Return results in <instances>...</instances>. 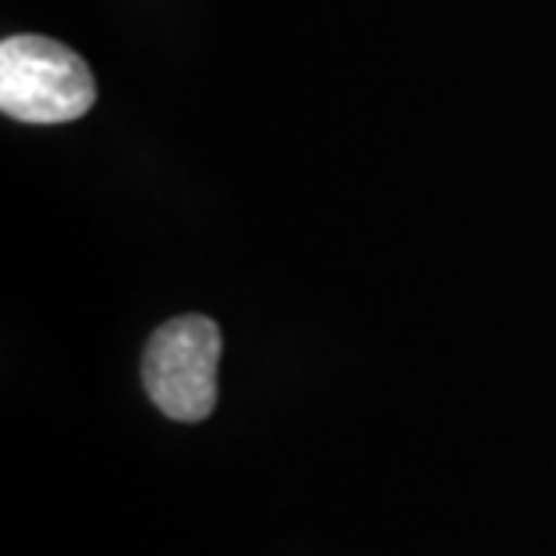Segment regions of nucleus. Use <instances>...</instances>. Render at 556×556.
I'll list each match as a JSON object with an SVG mask.
<instances>
[{
  "mask_svg": "<svg viewBox=\"0 0 556 556\" xmlns=\"http://www.w3.org/2000/svg\"><path fill=\"white\" fill-rule=\"evenodd\" d=\"M87 62L59 40L8 37L0 43V109L22 124H70L94 105Z\"/></svg>",
  "mask_w": 556,
  "mask_h": 556,
  "instance_id": "obj_1",
  "label": "nucleus"
},
{
  "mask_svg": "<svg viewBox=\"0 0 556 556\" xmlns=\"http://www.w3.org/2000/svg\"><path fill=\"white\" fill-rule=\"evenodd\" d=\"M220 329L206 315H181L152 332L141 376L163 416L199 422L217 405Z\"/></svg>",
  "mask_w": 556,
  "mask_h": 556,
  "instance_id": "obj_2",
  "label": "nucleus"
}]
</instances>
